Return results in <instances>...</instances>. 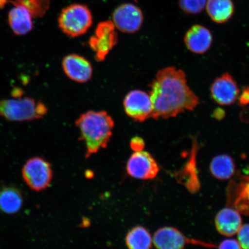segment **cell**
<instances>
[{
    "instance_id": "cell-6",
    "label": "cell",
    "mask_w": 249,
    "mask_h": 249,
    "mask_svg": "<svg viewBox=\"0 0 249 249\" xmlns=\"http://www.w3.org/2000/svg\"><path fill=\"white\" fill-rule=\"evenodd\" d=\"M112 21H103L98 25L94 35L89 40V45L95 54L96 61L105 60L109 53L116 46L118 34Z\"/></svg>"
},
{
    "instance_id": "cell-8",
    "label": "cell",
    "mask_w": 249,
    "mask_h": 249,
    "mask_svg": "<svg viewBox=\"0 0 249 249\" xmlns=\"http://www.w3.org/2000/svg\"><path fill=\"white\" fill-rule=\"evenodd\" d=\"M126 171L133 178L141 180L152 179L160 172L155 159L148 152H134L126 164Z\"/></svg>"
},
{
    "instance_id": "cell-12",
    "label": "cell",
    "mask_w": 249,
    "mask_h": 249,
    "mask_svg": "<svg viewBox=\"0 0 249 249\" xmlns=\"http://www.w3.org/2000/svg\"><path fill=\"white\" fill-rule=\"evenodd\" d=\"M62 67L65 74L74 82L85 83L92 78L91 64L80 55L71 54L65 56L62 60Z\"/></svg>"
},
{
    "instance_id": "cell-9",
    "label": "cell",
    "mask_w": 249,
    "mask_h": 249,
    "mask_svg": "<svg viewBox=\"0 0 249 249\" xmlns=\"http://www.w3.org/2000/svg\"><path fill=\"white\" fill-rule=\"evenodd\" d=\"M124 107L127 116L140 123L151 118L153 111L149 93L139 89L127 93L124 99Z\"/></svg>"
},
{
    "instance_id": "cell-28",
    "label": "cell",
    "mask_w": 249,
    "mask_h": 249,
    "mask_svg": "<svg viewBox=\"0 0 249 249\" xmlns=\"http://www.w3.org/2000/svg\"><path fill=\"white\" fill-rule=\"evenodd\" d=\"M9 2V0H0V9L4 8Z\"/></svg>"
},
{
    "instance_id": "cell-2",
    "label": "cell",
    "mask_w": 249,
    "mask_h": 249,
    "mask_svg": "<svg viewBox=\"0 0 249 249\" xmlns=\"http://www.w3.org/2000/svg\"><path fill=\"white\" fill-rule=\"evenodd\" d=\"M76 124L80 133V139L85 143L86 158L107 147L114 122L107 112L87 111L78 118Z\"/></svg>"
},
{
    "instance_id": "cell-14",
    "label": "cell",
    "mask_w": 249,
    "mask_h": 249,
    "mask_svg": "<svg viewBox=\"0 0 249 249\" xmlns=\"http://www.w3.org/2000/svg\"><path fill=\"white\" fill-rule=\"evenodd\" d=\"M215 226L220 234L228 237L234 235L242 226L241 214L232 208H223L217 214Z\"/></svg>"
},
{
    "instance_id": "cell-7",
    "label": "cell",
    "mask_w": 249,
    "mask_h": 249,
    "mask_svg": "<svg viewBox=\"0 0 249 249\" xmlns=\"http://www.w3.org/2000/svg\"><path fill=\"white\" fill-rule=\"evenodd\" d=\"M144 16L138 7L132 4H124L118 7L113 12L112 22L121 32L133 34L141 29Z\"/></svg>"
},
{
    "instance_id": "cell-4",
    "label": "cell",
    "mask_w": 249,
    "mask_h": 249,
    "mask_svg": "<svg viewBox=\"0 0 249 249\" xmlns=\"http://www.w3.org/2000/svg\"><path fill=\"white\" fill-rule=\"evenodd\" d=\"M92 23V15L89 8L79 4L68 6L58 18L59 27L62 32L72 38L86 34Z\"/></svg>"
},
{
    "instance_id": "cell-24",
    "label": "cell",
    "mask_w": 249,
    "mask_h": 249,
    "mask_svg": "<svg viewBox=\"0 0 249 249\" xmlns=\"http://www.w3.org/2000/svg\"><path fill=\"white\" fill-rule=\"evenodd\" d=\"M130 147L134 152L142 151L145 147L144 140L138 136L135 137L130 140Z\"/></svg>"
},
{
    "instance_id": "cell-17",
    "label": "cell",
    "mask_w": 249,
    "mask_h": 249,
    "mask_svg": "<svg viewBox=\"0 0 249 249\" xmlns=\"http://www.w3.org/2000/svg\"><path fill=\"white\" fill-rule=\"evenodd\" d=\"M205 8L211 19L218 24L227 22L234 12L231 0H208Z\"/></svg>"
},
{
    "instance_id": "cell-22",
    "label": "cell",
    "mask_w": 249,
    "mask_h": 249,
    "mask_svg": "<svg viewBox=\"0 0 249 249\" xmlns=\"http://www.w3.org/2000/svg\"><path fill=\"white\" fill-rule=\"evenodd\" d=\"M237 233L241 248L249 249V224L242 226Z\"/></svg>"
},
{
    "instance_id": "cell-18",
    "label": "cell",
    "mask_w": 249,
    "mask_h": 249,
    "mask_svg": "<svg viewBox=\"0 0 249 249\" xmlns=\"http://www.w3.org/2000/svg\"><path fill=\"white\" fill-rule=\"evenodd\" d=\"M210 168L213 176L219 180H228L235 173L234 161L228 155L216 156L211 161Z\"/></svg>"
},
{
    "instance_id": "cell-16",
    "label": "cell",
    "mask_w": 249,
    "mask_h": 249,
    "mask_svg": "<svg viewBox=\"0 0 249 249\" xmlns=\"http://www.w3.org/2000/svg\"><path fill=\"white\" fill-rule=\"evenodd\" d=\"M23 205L21 192L14 187H4L0 190V210L8 214L19 212Z\"/></svg>"
},
{
    "instance_id": "cell-26",
    "label": "cell",
    "mask_w": 249,
    "mask_h": 249,
    "mask_svg": "<svg viewBox=\"0 0 249 249\" xmlns=\"http://www.w3.org/2000/svg\"><path fill=\"white\" fill-rule=\"evenodd\" d=\"M218 248L219 249H241L239 242L235 239H226L220 243Z\"/></svg>"
},
{
    "instance_id": "cell-27",
    "label": "cell",
    "mask_w": 249,
    "mask_h": 249,
    "mask_svg": "<svg viewBox=\"0 0 249 249\" xmlns=\"http://www.w3.org/2000/svg\"><path fill=\"white\" fill-rule=\"evenodd\" d=\"M225 116V111L220 107L216 108L213 113V117L217 120H222Z\"/></svg>"
},
{
    "instance_id": "cell-25",
    "label": "cell",
    "mask_w": 249,
    "mask_h": 249,
    "mask_svg": "<svg viewBox=\"0 0 249 249\" xmlns=\"http://www.w3.org/2000/svg\"><path fill=\"white\" fill-rule=\"evenodd\" d=\"M238 99V105L240 107H247L249 105V87H245L243 89Z\"/></svg>"
},
{
    "instance_id": "cell-23",
    "label": "cell",
    "mask_w": 249,
    "mask_h": 249,
    "mask_svg": "<svg viewBox=\"0 0 249 249\" xmlns=\"http://www.w3.org/2000/svg\"><path fill=\"white\" fill-rule=\"evenodd\" d=\"M245 182H243L241 193V201L245 200V207L249 206V177H244Z\"/></svg>"
},
{
    "instance_id": "cell-21",
    "label": "cell",
    "mask_w": 249,
    "mask_h": 249,
    "mask_svg": "<svg viewBox=\"0 0 249 249\" xmlns=\"http://www.w3.org/2000/svg\"><path fill=\"white\" fill-rule=\"evenodd\" d=\"M207 0H179V6L187 15H198L206 7Z\"/></svg>"
},
{
    "instance_id": "cell-1",
    "label": "cell",
    "mask_w": 249,
    "mask_h": 249,
    "mask_svg": "<svg viewBox=\"0 0 249 249\" xmlns=\"http://www.w3.org/2000/svg\"><path fill=\"white\" fill-rule=\"evenodd\" d=\"M149 95L153 111L151 118L169 119L185 111H193L200 100L187 84L186 74L181 70L169 67L158 71L151 83Z\"/></svg>"
},
{
    "instance_id": "cell-15",
    "label": "cell",
    "mask_w": 249,
    "mask_h": 249,
    "mask_svg": "<svg viewBox=\"0 0 249 249\" xmlns=\"http://www.w3.org/2000/svg\"><path fill=\"white\" fill-rule=\"evenodd\" d=\"M15 7L9 12L8 23L15 34L23 36L32 30L33 17L23 6L15 5Z\"/></svg>"
},
{
    "instance_id": "cell-3",
    "label": "cell",
    "mask_w": 249,
    "mask_h": 249,
    "mask_svg": "<svg viewBox=\"0 0 249 249\" xmlns=\"http://www.w3.org/2000/svg\"><path fill=\"white\" fill-rule=\"evenodd\" d=\"M48 108L41 101L29 97L0 101V116L10 121H30L41 119Z\"/></svg>"
},
{
    "instance_id": "cell-19",
    "label": "cell",
    "mask_w": 249,
    "mask_h": 249,
    "mask_svg": "<svg viewBox=\"0 0 249 249\" xmlns=\"http://www.w3.org/2000/svg\"><path fill=\"white\" fill-rule=\"evenodd\" d=\"M125 244L130 249H148L152 248V239L145 227L138 226L127 232Z\"/></svg>"
},
{
    "instance_id": "cell-20",
    "label": "cell",
    "mask_w": 249,
    "mask_h": 249,
    "mask_svg": "<svg viewBox=\"0 0 249 249\" xmlns=\"http://www.w3.org/2000/svg\"><path fill=\"white\" fill-rule=\"evenodd\" d=\"M14 5H21L29 11L34 18H42L49 9L51 0H9Z\"/></svg>"
},
{
    "instance_id": "cell-13",
    "label": "cell",
    "mask_w": 249,
    "mask_h": 249,
    "mask_svg": "<svg viewBox=\"0 0 249 249\" xmlns=\"http://www.w3.org/2000/svg\"><path fill=\"white\" fill-rule=\"evenodd\" d=\"M184 42L189 51L197 54H204L213 44V34L207 27L196 24L187 31Z\"/></svg>"
},
{
    "instance_id": "cell-10",
    "label": "cell",
    "mask_w": 249,
    "mask_h": 249,
    "mask_svg": "<svg viewBox=\"0 0 249 249\" xmlns=\"http://www.w3.org/2000/svg\"><path fill=\"white\" fill-rule=\"evenodd\" d=\"M153 243L156 248L160 249H183L189 244L214 247L207 243L188 238L178 230L172 227H164L157 230L154 233Z\"/></svg>"
},
{
    "instance_id": "cell-11",
    "label": "cell",
    "mask_w": 249,
    "mask_h": 249,
    "mask_svg": "<svg viewBox=\"0 0 249 249\" xmlns=\"http://www.w3.org/2000/svg\"><path fill=\"white\" fill-rule=\"evenodd\" d=\"M210 91L214 101L221 106L232 105L237 100L239 95L237 83L228 72L223 73L214 80Z\"/></svg>"
},
{
    "instance_id": "cell-5",
    "label": "cell",
    "mask_w": 249,
    "mask_h": 249,
    "mask_svg": "<svg viewBox=\"0 0 249 249\" xmlns=\"http://www.w3.org/2000/svg\"><path fill=\"white\" fill-rule=\"evenodd\" d=\"M22 176L24 182L31 189L42 191L48 188L53 179L52 165L41 157L30 159L24 165Z\"/></svg>"
}]
</instances>
